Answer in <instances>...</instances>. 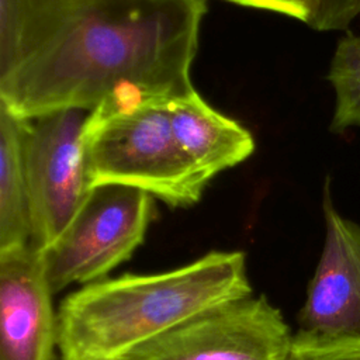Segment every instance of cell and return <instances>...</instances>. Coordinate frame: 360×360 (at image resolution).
Listing matches in <instances>:
<instances>
[{
	"instance_id": "15",
	"label": "cell",
	"mask_w": 360,
	"mask_h": 360,
	"mask_svg": "<svg viewBox=\"0 0 360 360\" xmlns=\"http://www.w3.org/2000/svg\"><path fill=\"white\" fill-rule=\"evenodd\" d=\"M346 10L347 15L354 20L360 15V0H339Z\"/></svg>"
},
{
	"instance_id": "7",
	"label": "cell",
	"mask_w": 360,
	"mask_h": 360,
	"mask_svg": "<svg viewBox=\"0 0 360 360\" xmlns=\"http://www.w3.org/2000/svg\"><path fill=\"white\" fill-rule=\"evenodd\" d=\"M323 249L298 314V332L323 339H360V224L342 217L323 186Z\"/></svg>"
},
{
	"instance_id": "10",
	"label": "cell",
	"mask_w": 360,
	"mask_h": 360,
	"mask_svg": "<svg viewBox=\"0 0 360 360\" xmlns=\"http://www.w3.org/2000/svg\"><path fill=\"white\" fill-rule=\"evenodd\" d=\"M30 118L0 103V253L31 245V208L24 159Z\"/></svg>"
},
{
	"instance_id": "4",
	"label": "cell",
	"mask_w": 360,
	"mask_h": 360,
	"mask_svg": "<svg viewBox=\"0 0 360 360\" xmlns=\"http://www.w3.org/2000/svg\"><path fill=\"white\" fill-rule=\"evenodd\" d=\"M153 217V197L121 184L91 187L60 233L41 252L52 294L98 281L128 260L143 242Z\"/></svg>"
},
{
	"instance_id": "9",
	"label": "cell",
	"mask_w": 360,
	"mask_h": 360,
	"mask_svg": "<svg viewBox=\"0 0 360 360\" xmlns=\"http://www.w3.org/2000/svg\"><path fill=\"white\" fill-rule=\"evenodd\" d=\"M173 134L183 153L207 183L255 150L252 134L214 110L195 90L169 101Z\"/></svg>"
},
{
	"instance_id": "2",
	"label": "cell",
	"mask_w": 360,
	"mask_h": 360,
	"mask_svg": "<svg viewBox=\"0 0 360 360\" xmlns=\"http://www.w3.org/2000/svg\"><path fill=\"white\" fill-rule=\"evenodd\" d=\"M252 295L242 252L212 250L163 273L86 284L56 312L62 360H118L174 326Z\"/></svg>"
},
{
	"instance_id": "1",
	"label": "cell",
	"mask_w": 360,
	"mask_h": 360,
	"mask_svg": "<svg viewBox=\"0 0 360 360\" xmlns=\"http://www.w3.org/2000/svg\"><path fill=\"white\" fill-rule=\"evenodd\" d=\"M204 14L205 0H73L55 34L0 79V103L35 118L187 96Z\"/></svg>"
},
{
	"instance_id": "5",
	"label": "cell",
	"mask_w": 360,
	"mask_h": 360,
	"mask_svg": "<svg viewBox=\"0 0 360 360\" xmlns=\"http://www.w3.org/2000/svg\"><path fill=\"white\" fill-rule=\"evenodd\" d=\"M89 110L62 108L30 118L24 159L31 208V246L42 252L69 225L90 184L83 132Z\"/></svg>"
},
{
	"instance_id": "6",
	"label": "cell",
	"mask_w": 360,
	"mask_h": 360,
	"mask_svg": "<svg viewBox=\"0 0 360 360\" xmlns=\"http://www.w3.org/2000/svg\"><path fill=\"white\" fill-rule=\"evenodd\" d=\"M292 338L264 295L205 311L118 360H288Z\"/></svg>"
},
{
	"instance_id": "14",
	"label": "cell",
	"mask_w": 360,
	"mask_h": 360,
	"mask_svg": "<svg viewBox=\"0 0 360 360\" xmlns=\"http://www.w3.org/2000/svg\"><path fill=\"white\" fill-rule=\"evenodd\" d=\"M288 360H360V339H323L297 332Z\"/></svg>"
},
{
	"instance_id": "12",
	"label": "cell",
	"mask_w": 360,
	"mask_h": 360,
	"mask_svg": "<svg viewBox=\"0 0 360 360\" xmlns=\"http://www.w3.org/2000/svg\"><path fill=\"white\" fill-rule=\"evenodd\" d=\"M336 105L330 131L343 132L350 127L360 128V34L347 32L336 45L328 72Z\"/></svg>"
},
{
	"instance_id": "8",
	"label": "cell",
	"mask_w": 360,
	"mask_h": 360,
	"mask_svg": "<svg viewBox=\"0 0 360 360\" xmlns=\"http://www.w3.org/2000/svg\"><path fill=\"white\" fill-rule=\"evenodd\" d=\"M41 252L0 253V360H52L56 314Z\"/></svg>"
},
{
	"instance_id": "13",
	"label": "cell",
	"mask_w": 360,
	"mask_h": 360,
	"mask_svg": "<svg viewBox=\"0 0 360 360\" xmlns=\"http://www.w3.org/2000/svg\"><path fill=\"white\" fill-rule=\"evenodd\" d=\"M245 7L280 13L316 31L346 30L352 24L339 0H228Z\"/></svg>"
},
{
	"instance_id": "3",
	"label": "cell",
	"mask_w": 360,
	"mask_h": 360,
	"mask_svg": "<svg viewBox=\"0 0 360 360\" xmlns=\"http://www.w3.org/2000/svg\"><path fill=\"white\" fill-rule=\"evenodd\" d=\"M170 100H108L89 112L83 146L90 188L129 186L172 207L194 205L205 186L173 134Z\"/></svg>"
},
{
	"instance_id": "11",
	"label": "cell",
	"mask_w": 360,
	"mask_h": 360,
	"mask_svg": "<svg viewBox=\"0 0 360 360\" xmlns=\"http://www.w3.org/2000/svg\"><path fill=\"white\" fill-rule=\"evenodd\" d=\"M73 0H0V79L27 62L59 28Z\"/></svg>"
}]
</instances>
